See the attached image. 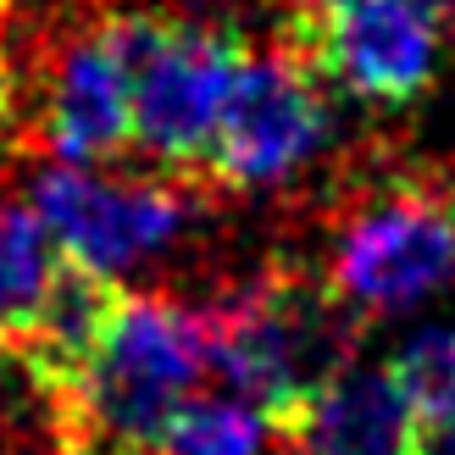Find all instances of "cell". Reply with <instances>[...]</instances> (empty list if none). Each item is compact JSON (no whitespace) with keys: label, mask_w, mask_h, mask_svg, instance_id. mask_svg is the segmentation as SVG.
<instances>
[{"label":"cell","mask_w":455,"mask_h":455,"mask_svg":"<svg viewBox=\"0 0 455 455\" xmlns=\"http://www.w3.org/2000/svg\"><path fill=\"white\" fill-rule=\"evenodd\" d=\"M328 140H333L328 78L294 44L250 51L234 78L200 184L228 195L278 189L294 172H306L328 150Z\"/></svg>","instance_id":"6"},{"label":"cell","mask_w":455,"mask_h":455,"mask_svg":"<svg viewBox=\"0 0 455 455\" xmlns=\"http://www.w3.org/2000/svg\"><path fill=\"white\" fill-rule=\"evenodd\" d=\"M323 283L361 323L455 289V172H389L339 200Z\"/></svg>","instance_id":"3"},{"label":"cell","mask_w":455,"mask_h":455,"mask_svg":"<svg viewBox=\"0 0 455 455\" xmlns=\"http://www.w3.org/2000/svg\"><path fill=\"white\" fill-rule=\"evenodd\" d=\"M212 316V372L228 395L250 400L267 422L294 411L306 395L355 367L367 323L306 267L272 261L206 306Z\"/></svg>","instance_id":"2"},{"label":"cell","mask_w":455,"mask_h":455,"mask_svg":"<svg viewBox=\"0 0 455 455\" xmlns=\"http://www.w3.org/2000/svg\"><path fill=\"white\" fill-rule=\"evenodd\" d=\"M28 140L56 162L100 167L133 150V89L106 17L61 34L39 56V78L28 95Z\"/></svg>","instance_id":"8"},{"label":"cell","mask_w":455,"mask_h":455,"mask_svg":"<svg viewBox=\"0 0 455 455\" xmlns=\"http://www.w3.org/2000/svg\"><path fill=\"white\" fill-rule=\"evenodd\" d=\"M283 455H417L422 422L389 367H345L272 422Z\"/></svg>","instance_id":"9"},{"label":"cell","mask_w":455,"mask_h":455,"mask_svg":"<svg viewBox=\"0 0 455 455\" xmlns=\"http://www.w3.org/2000/svg\"><path fill=\"white\" fill-rule=\"evenodd\" d=\"M56 244L44 234V222L34 206L0 195V345H22L34 328V316L51 294V278H56Z\"/></svg>","instance_id":"10"},{"label":"cell","mask_w":455,"mask_h":455,"mask_svg":"<svg viewBox=\"0 0 455 455\" xmlns=\"http://www.w3.org/2000/svg\"><path fill=\"white\" fill-rule=\"evenodd\" d=\"M272 422L239 395H200L133 455H261Z\"/></svg>","instance_id":"11"},{"label":"cell","mask_w":455,"mask_h":455,"mask_svg":"<svg viewBox=\"0 0 455 455\" xmlns=\"http://www.w3.org/2000/svg\"><path fill=\"white\" fill-rule=\"evenodd\" d=\"M389 378L422 427L455 422V323H427L411 339H400L389 355Z\"/></svg>","instance_id":"12"},{"label":"cell","mask_w":455,"mask_h":455,"mask_svg":"<svg viewBox=\"0 0 455 455\" xmlns=\"http://www.w3.org/2000/svg\"><path fill=\"white\" fill-rule=\"evenodd\" d=\"M417 6H427L434 17H455V0H417Z\"/></svg>","instance_id":"14"},{"label":"cell","mask_w":455,"mask_h":455,"mask_svg":"<svg viewBox=\"0 0 455 455\" xmlns=\"http://www.w3.org/2000/svg\"><path fill=\"white\" fill-rule=\"evenodd\" d=\"M278 6L294 17V12H311V6H328V0H278Z\"/></svg>","instance_id":"15"},{"label":"cell","mask_w":455,"mask_h":455,"mask_svg":"<svg viewBox=\"0 0 455 455\" xmlns=\"http://www.w3.org/2000/svg\"><path fill=\"white\" fill-rule=\"evenodd\" d=\"M106 34L117 44L133 89V145L172 172H206L228 95L244 67V39L212 17L189 12H111Z\"/></svg>","instance_id":"4"},{"label":"cell","mask_w":455,"mask_h":455,"mask_svg":"<svg viewBox=\"0 0 455 455\" xmlns=\"http://www.w3.org/2000/svg\"><path fill=\"white\" fill-rule=\"evenodd\" d=\"M212 378V316L178 294H123L67 389L73 455H133L200 400Z\"/></svg>","instance_id":"1"},{"label":"cell","mask_w":455,"mask_h":455,"mask_svg":"<svg viewBox=\"0 0 455 455\" xmlns=\"http://www.w3.org/2000/svg\"><path fill=\"white\" fill-rule=\"evenodd\" d=\"M283 44L378 111L422 100L439 73V17L417 0H328L294 12L283 22Z\"/></svg>","instance_id":"7"},{"label":"cell","mask_w":455,"mask_h":455,"mask_svg":"<svg viewBox=\"0 0 455 455\" xmlns=\"http://www.w3.org/2000/svg\"><path fill=\"white\" fill-rule=\"evenodd\" d=\"M200 189L178 178H128V172H100L78 162H51L28 178V206L39 212L56 256L89 267L100 278L145 267L150 256L178 244L200 212Z\"/></svg>","instance_id":"5"},{"label":"cell","mask_w":455,"mask_h":455,"mask_svg":"<svg viewBox=\"0 0 455 455\" xmlns=\"http://www.w3.org/2000/svg\"><path fill=\"white\" fill-rule=\"evenodd\" d=\"M417 455H455V422L422 427V444H417Z\"/></svg>","instance_id":"13"},{"label":"cell","mask_w":455,"mask_h":455,"mask_svg":"<svg viewBox=\"0 0 455 455\" xmlns=\"http://www.w3.org/2000/svg\"><path fill=\"white\" fill-rule=\"evenodd\" d=\"M6 6H12V0H0V12H6Z\"/></svg>","instance_id":"16"}]
</instances>
